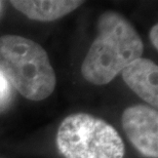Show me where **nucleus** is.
<instances>
[{"label": "nucleus", "instance_id": "nucleus-6", "mask_svg": "<svg viewBox=\"0 0 158 158\" xmlns=\"http://www.w3.org/2000/svg\"><path fill=\"white\" fill-rule=\"evenodd\" d=\"M15 8L31 20L52 22L61 19L80 6L79 0H15L10 1Z\"/></svg>", "mask_w": 158, "mask_h": 158}, {"label": "nucleus", "instance_id": "nucleus-7", "mask_svg": "<svg viewBox=\"0 0 158 158\" xmlns=\"http://www.w3.org/2000/svg\"><path fill=\"white\" fill-rule=\"evenodd\" d=\"M11 99V87L10 83L0 71V110L7 105Z\"/></svg>", "mask_w": 158, "mask_h": 158}, {"label": "nucleus", "instance_id": "nucleus-1", "mask_svg": "<svg viewBox=\"0 0 158 158\" xmlns=\"http://www.w3.org/2000/svg\"><path fill=\"white\" fill-rule=\"evenodd\" d=\"M144 44L129 22L116 11H106L98 21V36L81 65L85 80L105 85L135 60L142 58Z\"/></svg>", "mask_w": 158, "mask_h": 158}, {"label": "nucleus", "instance_id": "nucleus-9", "mask_svg": "<svg viewBox=\"0 0 158 158\" xmlns=\"http://www.w3.org/2000/svg\"><path fill=\"white\" fill-rule=\"evenodd\" d=\"M0 5H1V2H0Z\"/></svg>", "mask_w": 158, "mask_h": 158}, {"label": "nucleus", "instance_id": "nucleus-2", "mask_svg": "<svg viewBox=\"0 0 158 158\" xmlns=\"http://www.w3.org/2000/svg\"><path fill=\"white\" fill-rule=\"evenodd\" d=\"M0 71L28 100L42 101L56 88V73L47 52L26 37H0Z\"/></svg>", "mask_w": 158, "mask_h": 158}, {"label": "nucleus", "instance_id": "nucleus-3", "mask_svg": "<svg viewBox=\"0 0 158 158\" xmlns=\"http://www.w3.org/2000/svg\"><path fill=\"white\" fill-rule=\"evenodd\" d=\"M56 145L65 158L124 157V144L117 131L86 113H75L63 120Z\"/></svg>", "mask_w": 158, "mask_h": 158}, {"label": "nucleus", "instance_id": "nucleus-8", "mask_svg": "<svg viewBox=\"0 0 158 158\" xmlns=\"http://www.w3.org/2000/svg\"><path fill=\"white\" fill-rule=\"evenodd\" d=\"M150 40L152 45L157 49L158 48V25L155 24L150 31Z\"/></svg>", "mask_w": 158, "mask_h": 158}, {"label": "nucleus", "instance_id": "nucleus-4", "mask_svg": "<svg viewBox=\"0 0 158 158\" xmlns=\"http://www.w3.org/2000/svg\"><path fill=\"white\" fill-rule=\"evenodd\" d=\"M123 131L134 147L144 156L158 158V113L154 108L135 105L121 116Z\"/></svg>", "mask_w": 158, "mask_h": 158}, {"label": "nucleus", "instance_id": "nucleus-5", "mask_svg": "<svg viewBox=\"0 0 158 158\" xmlns=\"http://www.w3.org/2000/svg\"><path fill=\"white\" fill-rule=\"evenodd\" d=\"M127 86L152 107L158 106V67L149 59L135 60L121 71Z\"/></svg>", "mask_w": 158, "mask_h": 158}]
</instances>
